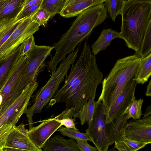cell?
Segmentation results:
<instances>
[{
	"mask_svg": "<svg viewBox=\"0 0 151 151\" xmlns=\"http://www.w3.org/2000/svg\"><path fill=\"white\" fill-rule=\"evenodd\" d=\"M70 68L63 85L56 92L48 105L50 106L56 103H64L65 108H73L75 113L89 99L95 98L103 75L98 68L96 55L92 53L86 41L77 61Z\"/></svg>",
	"mask_w": 151,
	"mask_h": 151,
	"instance_id": "cell-1",
	"label": "cell"
},
{
	"mask_svg": "<svg viewBox=\"0 0 151 151\" xmlns=\"http://www.w3.org/2000/svg\"><path fill=\"white\" fill-rule=\"evenodd\" d=\"M108 17L104 3L88 8L77 16L69 28L52 45L56 52L47 63V69L51 73L55 71L58 63L66 55L74 52L77 45L88 38Z\"/></svg>",
	"mask_w": 151,
	"mask_h": 151,
	"instance_id": "cell-2",
	"label": "cell"
},
{
	"mask_svg": "<svg viewBox=\"0 0 151 151\" xmlns=\"http://www.w3.org/2000/svg\"><path fill=\"white\" fill-rule=\"evenodd\" d=\"M121 14V39L136 52L151 22V0H124Z\"/></svg>",
	"mask_w": 151,
	"mask_h": 151,
	"instance_id": "cell-3",
	"label": "cell"
},
{
	"mask_svg": "<svg viewBox=\"0 0 151 151\" xmlns=\"http://www.w3.org/2000/svg\"><path fill=\"white\" fill-rule=\"evenodd\" d=\"M141 59L133 55L116 60L102 82V89L98 101H101L107 110L128 82L134 78Z\"/></svg>",
	"mask_w": 151,
	"mask_h": 151,
	"instance_id": "cell-4",
	"label": "cell"
},
{
	"mask_svg": "<svg viewBox=\"0 0 151 151\" xmlns=\"http://www.w3.org/2000/svg\"><path fill=\"white\" fill-rule=\"evenodd\" d=\"M78 47L74 52L69 54L62 61L59 67L52 73L46 84L31 96L33 104L26 113L29 129L33 127V116L35 113H40L52 99L58 90L60 85L66 76L71 65L74 63L77 56Z\"/></svg>",
	"mask_w": 151,
	"mask_h": 151,
	"instance_id": "cell-5",
	"label": "cell"
},
{
	"mask_svg": "<svg viewBox=\"0 0 151 151\" xmlns=\"http://www.w3.org/2000/svg\"><path fill=\"white\" fill-rule=\"evenodd\" d=\"M54 48L52 46L35 45L27 55L28 64L26 73L15 90L12 97L15 99L29 83L36 81L39 74L47 66L45 59Z\"/></svg>",
	"mask_w": 151,
	"mask_h": 151,
	"instance_id": "cell-6",
	"label": "cell"
},
{
	"mask_svg": "<svg viewBox=\"0 0 151 151\" xmlns=\"http://www.w3.org/2000/svg\"><path fill=\"white\" fill-rule=\"evenodd\" d=\"M106 110L102 102H96L93 119L86 130V133L98 151H108L109 146L110 124L105 122Z\"/></svg>",
	"mask_w": 151,
	"mask_h": 151,
	"instance_id": "cell-7",
	"label": "cell"
},
{
	"mask_svg": "<svg viewBox=\"0 0 151 151\" xmlns=\"http://www.w3.org/2000/svg\"><path fill=\"white\" fill-rule=\"evenodd\" d=\"M38 85L37 81L28 84L16 99L0 114V128L4 126H16L22 116L26 113L30 99Z\"/></svg>",
	"mask_w": 151,
	"mask_h": 151,
	"instance_id": "cell-8",
	"label": "cell"
},
{
	"mask_svg": "<svg viewBox=\"0 0 151 151\" xmlns=\"http://www.w3.org/2000/svg\"><path fill=\"white\" fill-rule=\"evenodd\" d=\"M30 17L24 19L7 40L0 47V60L12 53L27 37L40 29Z\"/></svg>",
	"mask_w": 151,
	"mask_h": 151,
	"instance_id": "cell-9",
	"label": "cell"
},
{
	"mask_svg": "<svg viewBox=\"0 0 151 151\" xmlns=\"http://www.w3.org/2000/svg\"><path fill=\"white\" fill-rule=\"evenodd\" d=\"M28 64L27 55H21L16 61L0 93V114L6 109L11 96L26 72Z\"/></svg>",
	"mask_w": 151,
	"mask_h": 151,
	"instance_id": "cell-10",
	"label": "cell"
},
{
	"mask_svg": "<svg viewBox=\"0 0 151 151\" xmlns=\"http://www.w3.org/2000/svg\"><path fill=\"white\" fill-rule=\"evenodd\" d=\"M137 84L134 78L127 83L113 104L105 112V122L109 123L115 119L126 114L129 107L136 100L135 93Z\"/></svg>",
	"mask_w": 151,
	"mask_h": 151,
	"instance_id": "cell-11",
	"label": "cell"
},
{
	"mask_svg": "<svg viewBox=\"0 0 151 151\" xmlns=\"http://www.w3.org/2000/svg\"><path fill=\"white\" fill-rule=\"evenodd\" d=\"M62 126L55 117L42 121L38 125L28 130L29 137L37 147L42 149L53 133Z\"/></svg>",
	"mask_w": 151,
	"mask_h": 151,
	"instance_id": "cell-12",
	"label": "cell"
},
{
	"mask_svg": "<svg viewBox=\"0 0 151 151\" xmlns=\"http://www.w3.org/2000/svg\"><path fill=\"white\" fill-rule=\"evenodd\" d=\"M124 134L127 138L151 144V116L128 122Z\"/></svg>",
	"mask_w": 151,
	"mask_h": 151,
	"instance_id": "cell-13",
	"label": "cell"
},
{
	"mask_svg": "<svg viewBox=\"0 0 151 151\" xmlns=\"http://www.w3.org/2000/svg\"><path fill=\"white\" fill-rule=\"evenodd\" d=\"M22 122L15 126L10 132L7 137L5 147H9L30 151H43L37 147L29 138L28 130Z\"/></svg>",
	"mask_w": 151,
	"mask_h": 151,
	"instance_id": "cell-14",
	"label": "cell"
},
{
	"mask_svg": "<svg viewBox=\"0 0 151 151\" xmlns=\"http://www.w3.org/2000/svg\"><path fill=\"white\" fill-rule=\"evenodd\" d=\"M105 0H65L59 14L65 18L78 16L90 7L103 4Z\"/></svg>",
	"mask_w": 151,
	"mask_h": 151,
	"instance_id": "cell-15",
	"label": "cell"
},
{
	"mask_svg": "<svg viewBox=\"0 0 151 151\" xmlns=\"http://www.w3.org/2000/svg\"><path fill=\"white\" fill-rule=\"evenodd\" d=\"M43 151H80L75 139H67L55 134L46 142Z\"/></svg>",
	"mask_w": 151,
	"mask_h": 151,
	"instance_id": "cell-16",
	"label": "cell"
},
{
	"mask_svg": "<svg viewBox=\"0 0 151 151\" xmlns=\"http://www.w3.org/2000/svg\"><path fill=\"white\" fill-rule=\"evenodd\" d=\"M23 42L12 54L0 60V93L9 76L12 67L22 55Z\"/></svg>",
	"mask_w": 151,
	"mask_h": 151,
	"instance_id": "cell-17",
	"label": "cell"
},
{
	"mask_svg": "<svg viewBox=\"0 0 151 151\" xmlns=\"http://www.w3.org/2000/svg\"><path fill=\"white\" fill-rule=\"evenodd\" d=\"M25 0H0V22L17 18L23 9Z\"/></svg>",
	"mask_w": 151,
	"mask_h": 151,
	"instance_id": "cell-18",
	"label": "cell"
},
{
	"mask_svg": "<svg viewBox=\"0 0 151 151\" xmlns=\"http://www.w3.org/2000/svg\"><path fill=\"white\" fill-rule=\"evenodd\" d=\"M116 38L121 39L120 32L111 28L103 30L99 38L91 46L92 53L96 55L101 51L105 50L112 40Z\"/></svg>",
	"mask_w": 151,
	"mask_h": 151,
	"instance_id": "cell-19",
	"label": "cell"
},
{
	"mask_svg": "<svg viewBox=\"0 0 151 151\" xmlns=\"http://www.w3.org/2000/svg\"><path fill=\"white\" fill-rule=\"evenodd\" d=\"M128 120L126 114H124L115 119L110 123L109 146L124 134V130Z\"/></svg>",
	"mask_w": 151,
	"mask_h": 151,
	"instance_id": "cell-20",
	"label": "cell"
},
{
	"mask_svg": "<svg viewBox=\"0 0 151 151\" xmlns=\"http://www.w3.org/2000/svg\"><path fill=\"white\" fill-rule=\"evenodd\" d=\"M114 143V147L117 151H137L149 144L127 138L124 134L121 136Z\"/></svg>",
	"mask_w": 151,
	"mask_h": 151,
	"instance_id": "cell-21",
	"label": "cell"
},
{
	"mask_svg": "<svg viewBox=\"0 0 151 151\" xmlns=\"http://www.w3.org/2000/svg\"><path fill=\"white\" fill-rule=\"evenodd\" d=\"M151 75V53L141 59L140 65L134 77L137 84H143Z\"/></svg>",
	"mask_w": 151,
	"mask_h": 151,
	"instance_id": "cell-22",
	"label": "cell"
},
{
	"mask_svg": "<svg viewBox=\"0 0 151 151\" xmlns=\"http://www.w3.org/2000/svg\"><path fill=\"white\" fill-rule=\"evenodd\" d=\"M94 99H89L84 104L81 109L75 113L73 115L75 118H79L81 125L86 123L88 125L93 119L96 102Z\"/></svg>",
	"mask_w": 151,
	"mask_h": 151,
	"instance_id": "cell-23",
	"label": "cell"
},
{
	"mask_svg": "<svg viewBox=\"0 0 151 151\" xmlns=\"http://www.w3.org/2000/svg\"><path fill=\"white\" fill-rule=\"evenodd\" d=\"M151 22L146 30L139 50L134 55L142 59L151 53Z\"/></svg>",
	"mask_w": 151,
	"mask_h": 151,
	"instance_id": "cell-24",
	"label": "cell"
},
{
	"mask_svg": "<svg viewBox=\"0 0 151 151\" xmlns=\"http://www.w3.org/2000/svg\"><path fill=\"white\" fill-rule=\"evenodd\" d=\"M65 0H42L40 8L48 13L52 19L61 11Z\"/></svg>",
	"mask_w": 151,
	"mask_h": 151,
	"instance_id": "cell-25",
	"label": "cell"
},
{
	"mask_svg": "<svg viewBox=\"0 0 151 151\" xmlns=\"http://www.w3.org/2000/svg\"><path fill=\"white\" fill-rule=\"evenodd\" d=\"M124 0H105V7L113 22H115L117 16L121 14Z\"/></svg>",
	"mask_w": 151,
	"mask_h": 151,
	"instance_id": "cell-26",
	"label": "cell"
},
{
	"mask_svg": "<svg viewBox=\"0 0 151 151\" xmlns=\"http://www.w3.org/2000/svg\"><path fill=\"white\" fill-rule=\"evenodd\" d=\"M57 131L59 132L62 135L68 137L70 139L91 142V139L86 133H82L77 129L67 128L61 126Z\"/></svg>",
	"mask_w": 151,
	"mask_h": 151,
	"instance_id": "cell-27",
	"label": "cell"
},
{
	"mask_svg": "<svg viewBox=\"0 0 151 151\" xmlns=\"http://www.w3.org/2000/svg\"><path fill=\"white\" fill-rule=\"evenodd\" d=\"M143 99L134 100L131 104L126 112L128 119L132 118L134 120L140 119L142 115V106Z\"/></svg>",
	"mask_w": 151,
	"mask_h": 151,
	"instance_id": "cell-28",
	"label": "cell"
},
{
	"mask_svg": "<svg viewBox=\"0 0 151 151\" xmlns=\"http://www.w3.org/2000/svg\"><path fill=\"white\" fill-rule=\"evenodd\" d=\"M30 18L32 22L40 26H45L48 21L50 19V15L44 9L39 8Z\"/></svg>",
	"mask_w": 151,
	"mask_h": 151,
	"instance_id": "cell-29",
	"label": "cell"
},
{
	"mask_svg": "<svg viewBox=\"0 0 151 151\" xmlns=\"http://www.w3.org/2000/svg\"><path fill=\"white\" fill-rule=\"evenodd\" d=\"M23 19L18 21L0 31V47L7 40Z\"/></svg>",
	"mask_w": 151,
	"mask_h": 151,
	"instance_id": "cell-30",
	"label": "cell"
},
{
	"mask_svg": "<svg viewBox=\"0 0 151 151\" xmlns=\"http://www.w3.org/2000/svg\"><path fill=\"white\" fill-rule=\"evenodd\" d=\"M42 0L32 6L23 9L17 18V20H20L29 17L34 14L39 8Z\"/></svg>",
	"mask_w": 151,
	"mask_h": 151,
	"instance_id": "cell-31",
	"label": "cell"
},
{
	"mask_svg": "<svg viewBox=\"0 0 151 151\" xmlns=\"http://www.w3.org/2000/svg\"><path fill=\"white\" fill-rule=\"evenodd\" d=\"M15 127L12 125L4 126L0 128V150L5 147L8 136Z\"/></svg>",
	"mask_w": 151,
	"mask_h": 151,
	"instance_id": "cell-32",
	"label": "cell"
},
{
	"mask_svg": "<svg viewBox=\"0 0 151 151\" xmlns=\"http://www.w3.org/2000/svg\"><path fill=\"white\" fill-rule=\"evenodd\" d=\"M35 42L33 35L26 38L23 42V47L22 55H27L28 53L35 45Z\"/></svg>",
	"mask_w": 151,
	"mask_h": 151,
	"instance_id": "cell-33",
	"label": "cell"
},
{
	"mask_svg": "<svg viewBox=\"0 0 151 151\" xmlns=\"http://www.w3.org/2000/svg\"><path fill=\"white\" fill-rule=\"evenodd\" d=\"M77 147L80 151H97V148L90 145L87 141L79 139L75 140Z\"/></svg>",
	"mask_w": 151,
	"mask_h": 151,
	"instance_id": "cell-34",
	"label": "cell"
},
{
	"mask_svg": "<svg viewBox=\"0 0 151 151\" xmlns=\"http://www.w3.org/2000/svg\"><path fill=\"white\" fill-rule=\"evenodd\" d=\"M56 119L60 123L61 125H63L67 128H71L76 129L75 123V118L67 117L61 119H57L55 117Z\"/></svg>",
	"mask_w": 151,
	"mask_h": 151,
	"instance_id": "cell-35",
	"label": "cell"
},
{
	"mask_svg": "<svg viewBox=\"0 0 151 151\" xmlns=\"http://www.w3.org/2000/svg\"><path fill=\"white\" fill-rule=\"evenodd\" d=\"M17 18L5 19L0 22V31L11 25L17 21Z\"/></svg>",
	"mask_w": 151,
	"mask_h": 151,
	"instance_id": "cell-36",
	"label": "cell"
},
{
	"mask_svg": "<svg viewBox=\"0 0 151 151\" xmlns=\"http://www.w3.org/2000/svg\"><path fill=\"white\" fill-rule=\"evenodd\" d=\"M40 0H25L23 9L25 8L33 5L40 1Z\"/></svg>",
	"mask_w": 151,
	"mask_h": 151,
	"instance_id": "cell-37",
	"label": "cell"
},
{
	"mask_svg": "<svg viewBox=\"0 0 151 151\" xmlns=\"http://www.w3.org/2000/svg\"><path fill=\"white\" fill-rule=\"evenodd\" d=\"M145 95L148 97L151 96V80L149 81V83L146 87V91L145 93Z\"/></svg>",
	"mask_w": 151,
	"mask_h": 151,
	"instance_id": "cell-38",
	"label": "cell"
},
{
	"mask_svg": "<svg viewBox=\"0 0 151 151\" xmlns=\"http://www.w3.org/2000/svg\"><path fill=\"white\" fill-rule=\"evenodd\" d=\"M3 151H30L26 150L9 147H4L3 149Z\"/></svg>",
	"mask_w": 151,
	"mask_h": 151,
	"instance_id": "cell-39",
	"label": "cell"
},
{
	"mask_svg": "<svg viewBox=\"0 0 151 151\" xmlns=\"http://www.w3.org/2000/svg\"><path fill=\"white\" fill-rule=\"evenodd\" d=\"M151 106L150 105L146 109V111L145 113L143 114V117H146L149 116L151 115Z\"/></svg>",
	"mask_w": 151,
	"mask_h": 151,
	"instance_id": "cell-40",
	"label": "cell"
},
{
	"mask_svg": "<svg viewBox=\"0 0 151 151\" xmlns=\"http://www.w3.org/2000/svg\"><path fill=\"white\" fill-rule=\"evenodd\" d=\"M108 151H117V150L114 147L112 148L111 149L108 150Z\"/></svg>",
	"mask_w": 151,
	"mask_h": 151,
	"instance_id": "cell-41",
	"label": "cell"
},
{
	"mask_svg": "<svg viewBox=\"0 0 151 151\" xmlns=\"http://www.w3.org/2000/svg\"><path fill=\"white\" fill-rule=\"evenodd\" d=\"M0 151H3V150H0Z\"/></svg>",
	"mask_w": 151,
	"mask_h": 151,
	"instance_id": "cell-42",
	"label": "cell"
}]
</instances>
